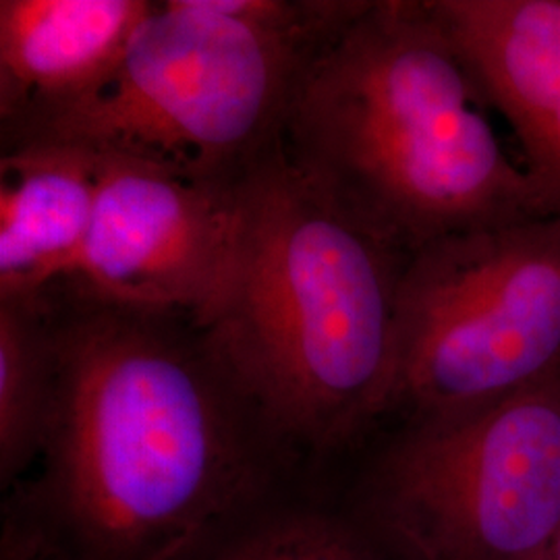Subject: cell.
<instances>
[{
    "instance_id": "6",
    "label": "cell",
    "mask_w": 560,
    "mask_h": 560,
    "mask_svg": "<svg viewBox=\"0 0 560 560\" xmlns=\"http://www.w3.org/2000/svg\"><path fill=\"white\" fill-rule=\"evenodd\" d=\"M559 365L560 214L436 241L402 275L399 365L381 430L478 411Z\"/></svg>"
},
{
    "instance_id": "11",
    "label": "cell",
    "mask_w": 560,
    "mask_h": 560,
    "mask_svg": "<svg viewBox=\"0 0 560 560\" xmlns=\"http://www.w3.org/2000/svg\"><path fill=\"white\" fill-rule=\"evenodd\" d=\"M173 560H405L345 465L300 463L212 521Z\"/></svg>"
},
{
    "instance_id": "3",
    "label": "cell",
    "mask_w": 560,
    "mask_h": 560,
    "mask_svg": "<svg viewBox=\"0 0 560 560\" xmlns=\"http://www.w3.org/2000/svg\"><path fill=\"white\" fill-rule=\"evenodd\" d=\"M240 201L233 279L206 328L280 441L342 465L390 405L409 256L320 194L279 141L241 177Z\"/></svg>"
},
{
    "instance_id": "7",
    "label": "cell",
    "mask_w": 560,
    "mask_h": 560,
    "mask_svg": "<svg viewBox=\"0 0 560 560\" xmlns=\"http://www.w3.org/2000/svg\"><path fill=\"white\" fill-rule=\"evenodd\" d=\"M98 156L90 237L62 287L108 303L185 314L206 326L237 261L241 179H206L127 154Z\"/></svg>"
},
{
    "instance_id": "9",
    "label": "cell",
    "mask_w": 560,
    "mask_h": 560,
    "mask_svg": "<svg viewBox=\"0 0 560 560\" xmlns=\"http://www.w3.org/2000/svg\"><path fill=\"white\" fill-rule=\"evenodd\" d=\"M486 106L499 110L523 166L560 214V0H432Z\"/></svg>"
},
{
    "instance_id": "1",
    "label": "cell",
    "mask_w": 560,
    "mask_h": 560,
    "mask_svg": "<svg viewBox=\"0 0 560 560\" xmlns=\"http://www.w3.org/2000/svg\"><path fill=\"white\" fill-rule=\"evenodd\" d=\"M59 381L34 476L11 488L60 560H173L301 459L185 314L46 293Z\"/></svg>"
},
{
    "instance_id": "4",
    "label": "cell",
    "mask_w": 560,
    "mask_h": 560,
    "mask_svg": "<svg viewBox=\"0 0 560 560\" xmlns=\"http://www.w3.org/2000/svg\"><path fill=\"white\" fill-rule=\"evenodd\" d=\"M320 48L217 0L156 2L101 92L20 143L71 141L237 180L279 141L301 71Z\"/></svg>"
},
{
    "instance_id": "13",
    "label": "cell",
    "mask_w": 560,
    "mask_h": 560,
    "mask_svg": "<svg viewBox=\"0 0 560 560\" xmlns=\"http://www.w3.org/2000/svg\"><path fill=\"white\" fill-rule=\"evenodd\" d=\"M0 560H60L40 525L13 494L2 501Z\"/></svg>"
},
{
    "instance_id": "10",
    "label": "cell",
    "mask_w": 560,
    "mask_h": 560,
    "mask_svg": "<svg viewBox=\"0 0 560 560\" xmlns=\"http://www.w3.org/2000/svg\"><path fill=\"white\" fill-rule=\"evenodd\" d=\"M101 156L32 140L0 161V301L36 300L78 268L98 198Z\"/></svg>"
},
{
    "instance_id": "5",
    "label": "cell",
    "mask_w": 560,
    "mask_h": 560,
    "mask_svg": "<svg viewBox=\"0 0 560 560\" xmlns=\"http://www.w3.org/2000/svg\"><path fill=\"white\" fill-rule=\"evenodd\" d=\"M405 560H529L560 527V365L453 420L384 428L345 463Z\"/></svg>"
},
{
    "instance_id": "14",
    "label": "cell",
    "mask_w": 560,
    "mask_h": 560,
    "mask_svg": "<svg viewBox=\"0 0 560 560\" xmlns=\"http://www.w3.org/2000/svg\"><path fill=\"white\" fill-rule=\"evenodd\" d=\"M529 560H560V527L559 532L541 546L540 550Z\"/></svg>"
},
{
    "instance_id": "8",
    "label": "cell",
    "mask_w": 560,
    "mask_h": 560,
    "mask_svg": "<svg viewBox=\"0 0 560 560\" xmlns=\"http://www.w3.org/2000/svg\"><path fill=\"white\" fill-rule=\"evenodd\" d=\"M150 0H0V115L11 145L115 75Z\"/></svg>"
},
{
    "instance_id": "2",
    "label": "cell",
    "mask_w": 560,
    "mask_h": 560,
    "mask_svg": "<svg viewBox=\"0 0 560 560\" xmlns=\"http://www.w3.org/2000/svg\"><path fill=\"white\" fill-rule=\"evenodd\" d=\"M483 108L432 0H376L305 62L279 143L320 194L411 258L467 231L555 217Z\"/></svg>"
},
{
    "instance_id": "12",
    "label": "cell",
    "mask_w": 560,
    "mask_h": 560,
    "mask_svg": "<svg viewBox=\"0 0 560 560\" xmlns=\"http://www.w3.org/2000/svg\"><path fill=\"white\" fill-rule=\"evenodd\" d=\"M59 361L46 295L0 301V488L32 476L46 444Z\"/></svg>"
}]
</instances>
